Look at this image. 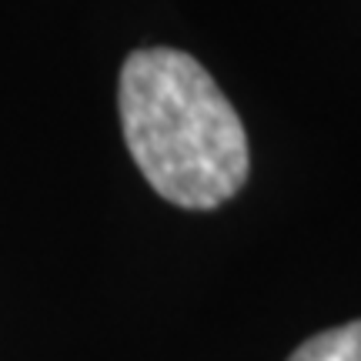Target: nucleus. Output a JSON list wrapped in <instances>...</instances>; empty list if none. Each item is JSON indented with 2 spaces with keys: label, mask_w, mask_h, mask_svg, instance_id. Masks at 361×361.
<instances>
[{
  "label": "nucleus",
  "mask_w": 361,
  "mask_h": 361,
  "mask_svg": "<svg viewBox=\"0 0 361 361\" xmlns=\"http://www.w3.org/2000/svg\"><path fill=\"white\" fill-rule=\"evenodd\" d=\"M117 111L134 164L171 204L211 211L247 180L245 124L191 54L134 51L121 67Z\"/></svg>",
  "instance_id": "obj_1"
},
{
  "label": "nucleus",
  "mask_w": 361,
  "mask_h": 361,
  "mask_svg": "<svg viewBox=\"0 0 361 361\" xmlns=\"http://www.w3.org/2000/svg\"><path fill=\"white\" fill-rule=\"evenodd\" d=\"M288 361H361V318L308 338Z\"/></svg>",
  "instance_id": "obj_2"
}]
</instances>
